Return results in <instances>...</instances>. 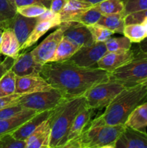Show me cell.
Returning a JSON list of instances; mask_svg holds the SVG:
<instances>
[{
	"instance_id": "obj_43",
	"label": "cell",
	"mask_w": 147,
	"mask_h": 148,
	"mask_svg": "<svg viewBox=\"0 0 147 148\" xmlns=\"http://www.w3.org/2000/svg\"><path fill=\"white\" fill-rule=\"evenodd\" d=\"M7 22H8V20L3 22L2 23L0 24V47H1V40H2L3 32H4V30L6 27H8V23H7ZM0 55H1V53H0Z\"/></svg>"
},
{
	"instance_id": "obj_23",
	"label": "cell",
	"mask_w": 147,
	"mask_h": 148,
	"mask_svg": "<svg viewBox=\"0 0 147 148\" xmlns=\"http://www.w3.org/2000/svg\"><path fill=\"white\" fill-rule=\"evenodd\" d=\"M125 126L146 132L147 127V101L138 106L130 114Z\"/></svg>"
},
{
	"instance_id": "obj_41",
	"label": "cell",
	"mask_w": 147,
	"mask_h": 148,
	"mask_svg": "<svg viewBox=\"0 0 147 148\" xmlns=\"http://www.w3.org/2000/svg\"><path fill=\"white\" fill-rule=\"evenodd\" d=\"M67 0H51L50 10L54 12L59 13L64 7Z\"/></svg>"
},
{
	"instance_id": "obj_25",
	"label": "cell",
	"mask_w": 147,
	"mask_h": 148,
	"mask_svg": "<svg viewBox=\"0 0 147 148\" xmlns=\"http://www.w3.org/2000/svg\"><path fill=\"white\" fill-rule=\"evenodd\" d=\"M79 48L80 47L75 44L74 42L63 36V39L56 49L51 62H59L69 60L79 50Z\"/></svg>"
},
{
	"instance_id": "obj_21",
	"label": "cell",
	"mask_w": 147,
	"mask_h": 148,
	"mask_svg": "<svg viewBox=\"0 0 147 148\" xmlns=\"http://www.w3.org/2000/svg\"><path fill=\"white\" fill-rule=\"evenodd\" d=\"M20 44L11 27H6L4 30L1 40L0 53L6 56L16 59L20 55Z\"/></svg>"
},
{
	"instance_id": "obj_8",
	"label": "cell",
	"mask_w": 147,
	"mask_h": 148,
	"mask_svg": "<svg viewBox=\"0 0 147 148\" xmlns=\"http://www.w3.org/2000/svg\"><path fill=\"white\" fill-rule=\"evenodd\" d=\"M71 23V22H63L54 32L48 35L38 46L31 51L32 55L37 62L44 65L52 62L56 49Z\"/></svg>"
},
{
	"instance_id": "obj_24",
	"label": "cell",
	"mask_w": 147,
	"mask_h": 148,
	"mask_svg": "<svg viewBox=\"0 0 147 148\" xmlns=\"http://www.w3.org/2000/svg\"><path fill=\"white\" fill-rule=\"evenodd\" d=\"M125 15L123 13L120 14H102L97 24L113 31L115 33L123 35L125 27Z\"/></svg>"
},
{
	"instance_id": "obj_26",
	"label": "cell",
	"mask_w": 147,
	"mask_h": 148,
	"mask_svg": "<svg viewBox=\"0 0 147 148\" xmlns=\"http://www.w3.org/2000/svg\"><path fill=\"white\" fill-rule=\"evenodd\" d=\"M123 36L128 38L132 43H138L147 38L144 26L142 23H133L125 25L123 30Z\"/></svg>"
},
{
	"instance_id": "obj_6",
	"label": "cell",
	"mask_w": 147,
	"mask_h": 148,
	"mask_svg": "<svg viewBox=\"0 0 147 148\" xmlns=\"http://www.w3.org/2000/svg\"><path fill=\"white\" fill-rule=\"evenodd\" d=\"M110 78L121 82L125 86L136 85L146 79L147 55L135 53L133 60L110 73Z\"/></svg>"
},
{
	"instance_id": "obj_15",
	"label": "cell",
	"mask_w": 147,
	"mask_h": 148,
	"mask_svg": "<svg viewBox=\"0 0 147 148\" xmlns=\"http://www.w3.org/2000/svg\"><path fill=\"white\" fill-rule=\"evenodd\" d=\"M63 36L80 48L89 46L95 42L88 26L78 22H71L69 27L64 32Z\"/></svg>"
},
{
	"instance_id": "obj_44",
	"label": "cell",
	"mask_w": 147,
	"mask_h": 148,
	"mask_svg": "<svg viewBox=\"0 0 147 148\" xmlns=\"http://www.w3.org/2000/svg\"><path fill=\"white\" fill-rule=\"evenodd\" d=\"M84 1H86V2H88V3H90V4H92V5L94 6V5H95V4H99V3L105 1V0H84Z\"/></svg>"
},
{
	"instance_id": "obj_9",
	"label": "cell",
	"mask_w": 147,
	"mask_h": 148,
	"mask_svg": "<svg viewBox=\"0 0 147 148\" xmlns=\"http://www.w3.org/2000/svg\"><path fill=\"white\" fill-rule=\"evenodd\" d=\"M107 52L108 49L105 42H94L89 46L79 48L69 61L82 67H95L97 62Z\"/></svg>"
},
{
	"instance_id": "obj_11",
	"label": "cell",
	"mask_w": 147,
	"mask_h": 148,
	"mask_svg": "<svg viewBox=\"0 0 147 148\" xmlns=\"http://www.w3.org/2000/svg\"><path fill=\"white\" fill-rule=\"evenodd\" d=\"M53 88L52 85L41 75L17 76L15 93L24 95L40 91L49 90Z\"/></svg>"
},
{
	"instance_id": "obj_38",
	"label": "cell",
	"mask_w": 147,
	"mask_h": 148,
	"mask_svg": "<svg viewBox=\"0 0 147 148\" xmlns=\"http://www.w3.org/2000/svg\"><path fill=\"white\" fill-rule=\"evenodd\" d=\"M50 1L51 0H13L16 9L19 7L30 5V4H39V5L44 6L48 9H50Z\"/></svg>"
},
{
	"instance_id": "obj_47",
	"label": "cell",
	"mask_w": 147,
	"mask_h": 148,
	"mask_svg": "<svg viewBox=\"0 0 147 148\" xmlns=\"http://www.w3.org/2000/svg\"><path fill=\"white\" fill-rule=\"evenodd\" d=\"M4 21H7V20H4V19L2 18L1 17H0V24H1V23H2L3 22H4Z\"/></svg>"
},
{
	"instance_id": "obj_19",
	"label": "cell",
	"mask_w": 147,
	"mask_h": 148,
	"mask_svg": "<svg viewBox=\"0 0 147 148\" xmlns=\"http://www.w3.org/2000/svg\"><path fill=\"white\" fill-rule=\"evenodd\" d=\"M61 23L62 22L60 14H59V16L53 19V20L38 22L35 25V28L32 31V33H30V36L27 39V40L20 47V51L24 50V49L32 47L49 30L53 28V27H59Z\"/></svg>"
},
{
	"instance_id": "obj_45",
	"label": "cell",
	"mask_w": 147,
	"mask_h": 148,
	"mask_svg": "<svg viewBox=\"0 0 147 148\" xmlns=\"http://www.w3.org/2000/svg\"><path fill=\"white\" fill-rule=\"evenodd\" d=\"M141 23H142L143 25L144 26V28H145L146 32V34H147V17H146V18L144 20V21H143Z\"/></svg>"
},
{
	"instance_id": "obj_18",
	"label": "cell",
	"mask_w": 147,
	"mask_h": 148,
	"mask_svg": "<svg viewBox=\"0 0 147 148\" xmlns=\"http://www.w3.org/2000/svg\"><path fill=\"white\" fill-rule=\"evenodd\" d=\"M37 113L38 111L35 110L25 108L13 117L0 119V137L13 132Z\"/></svg>"
},
{
	"instance_id": "obj_39",
	"label": "cell",
	"mask_w": 147,
	"mask_h": 148,
	"mask_svg": "<svg viewBox=\"0 0 147 148\" xmlns=\"http://www.w3.org/2000/svg\"><path fill=\"white\" fill-rule=\"evenodd\" d=\"M22 95L18 93H14L12 95H7V96L0 97V109L4 107L10 106L11 104L15 103L17 102L19 98Z\"/></svg>"
},
{
	"instance_id": "obj_31",
	"label": "cell",
	"mask_w": 147,
	"mask_h": 148,
	"mask_svg": "<svg viewBox=\"0 0 147 148\" xmlns=\"http://www.w3.org/2000/svg\"><path fill=\"white\" fill-rule=\"evenodd\" d=\"M91 33L92 35L95 42H105L113 34V31L100 25L99 24H95L93 25L88 26Z\"/></svg>"
},
{
	"instance_id": "obj_42",
	"label": "cell",
	"mask_w": 147,
	"mask_h": 148,
	"mask_svg": "<svg viewBox=\"0 0 147 148\" xmlns=\"http://www.w3.org/2000/svg\"><path fill=\"white\" fill-rule=\"evenodd\" d=\"M138 53L147 55V38L138 43Z\"/></svg>"
},
{
	"instance_id": "obj_28",
	"label": "cell",
	"mask_w": 147,
	"mask_h": 148,
	"mask_svg": "<svg viewBox=\"0 0 147 148\" xmlns=\"http://www.w3.org/2000/svg\"><path fill=\"white\" fill-rule=\"evenodd\" d=\"M16 79L15 74L9 69L0 79V97L7 96L15 93Z\"/></svg>"
},
{
	"instance_id": "obj_48",
	"label": "cell",
	"mask_w": 147,
	"mask_h": 148,
	"mask_svg": "<svg viewBox=\"0 0 147 148\" xmlns=\"http://www.w3.org/2000/svg\"><path fill=\"white\" fill-rule=\"evenodd\" d=\"M9 1H10V2H11V4H12V5H13V6H14V2H13V0H9ZM15 8H16V7H15Z\"/></svg>"
},
{
	"instance_id": "obj_5",
	"label": "cell",
	"mask_w": 147,
	"mask_h": 148,
	"mask_svg": "<svg viewBox=\"0 0 147 148\" xmlns=\"http://www.w3.org/2000/svg\"><path fill=\"white\" fill-rule=\"evenodd\" d=\"M125 87L121 82L110 78L109 80L91 88L84 96L88 107L95 110H100L106 108Z\"/></svg>"
},
{
	"instance_id": "obj_29",
	"label": "cell",
	"mask_w": 147,
	"mask_h": 148,
	"mask_svg": "<svg viewBox=\"0 0 147 148\" xmlns=\"http://www.w3.org/2000/svg\"><path fill=\"white\" fill-rule=\"evenodd\" d=\"M105 43L108 51L111 52L128 51L131 49V46H132V42L125 36L122 37H111Z\"/></svg>"
},
{
	"instance_id": "obj_16",
	"label": "cell",
	"mask_w": 147,
	"mask_h": 148,
	"mask_svg": "<svg viewBox=\"0 0 147 148\" xmlns=\"http://www.w3.org/2000/svg\"><path fill=\"white\" fill-rule=\"evenodd\" d=\"M51 124L50 119L43 121L25 140L27 148H50Z\"/></svg>"
},
{
	"instance_id": "obj_1",
	"label": "cell",
	"mask_w": 147,
	"mask_h": 148,
	"mask_svg": "<svg viewBox=\"0 0 147 148\" xmlns=\"http://www.w3.org/2000/svg\"><path fill=\"white\" fill-rule=\"evenodd\" d=\"M40 75L67 99L83 96L91 88L110 77V73L103 69L82 67L69 60L46 64Z\"/></svg>"
},
{
	"instance_id": "obj_12",
	"label": "cell",
	"mask_w": 147,
	"mask_h": 148,
	"mask_svg": "<svg viewBox=\"0 0 147 148\" xmlns=\"http://www.w3.org/2000/svg\"><path fill=\"white\" fill-rule=\"evenodd\" d=\"M134 57L135 53L131 49L120 52L108 51L97 62V66L99 69L112 73L119 67L131 62Z\"/></svg>"
},
{
	"instance_id": "obj_14",
	"label": "cell",
	"mask_w": 147,
	"mask_h": 148,
	"mask_svg": "<svg viewBox=\"0 0 147 148\" xmlns=\"http://www.w3.org/2000/svg\"><path fill=\"white\" fill-rule=\"evenodd\" d=\"M115 148H147L146 132L125 126Z\"/></svg>"
},
{
	"instance_id": "obj_10",
	"label": "cell",
	"mask_w": 147,
	"mask_h": 148,
	"mask_svg": "<svg viewBox=\"0 0 147 148\" xmlns=\"http://www.w3.org/2000/svg\"><path fill=\"white\" fill-rule=\"evenodd\" d=\"M43 64L37 62L32 55L31 51L20 53L14 59L10 69L17 77L40 75Z\"/></svg>"
},
{
	"instance_id": "obj_33",
	"label": "cell",
	"mask_w": 147,
	"mask_h": 148,
	"mask_svg": "<svg viewBox=\"0 0 147 148\" xmlns=\"http://www.w3.org/2000/svg\"><path fill=\"white\" fill-rule=\"evenodd\" d=\"M0 148H27V145L24 140L16 139L10 133L0 137Z\"/></svg>"
},
{
	"instance_id": "obj_2",
	"label": "cell",
	"mask_w": 147,
	"mask_h": 148,
	"mask_svg": "<svg viewBox=\"0 0 147 148\" xmlns=\"http://www.w3.org/2000/svg\"><path fill=\"white\" fill-rule=\"evenodd\" d=\"M146 101V85L138 83L126 86L105 108L103 114L90 123L96 125H125L130 114Z\"/></svg>"
},
{
	"instance_id": "obj_35",
	"label": "cell",
	"mask_w": 147,
	"mask_h": 148,
	"mask_svg": "<svg viewBox=\"0 0 147 148\" xmlns=\"http://www.w3.org/2000/svg\"><path fill=\"white\" fill-rule=\"evenodd\" d=\"M17 14V10L9 0H0V17L9 20Z\"/></svg>"
},
{
	"instance_id": "obj_32",
	"label": "cell",
	"mask_w": 147,
	"mask_h": 148,
	"mask_svg": "<svg viewBox=\"0 0 147 148\" xmlns=\"http://www.w3.org/2000/svg\"><path fill=\"white\" fill-rule=\"evenodd\" d=\"M17 12L27 17H37L48 10L47 7L39 4H30L17 7Z\"/></svg>"
},
{
	"instance_id": "obj_36",
	"label": "cell",
	"mask_w": 147,
	"mask_h": 148,
	"mask_svg": "<svg viewBox=\"0 0 147 148\" xmlns=\"http://www.w3.org/2000/svg\"><path fill=\"white\" fill-rule=\"evenodd\" d=\"M25 108L18 103L11 104L0 109V119H6L17 115Z\"/></svg>"
},
{
	"instance_id": "obj_37",
	"label": "cell",
	"mask_w": 147,
	"mask_h": 148,
	"mask_svg": "<svg viewBox=\"0 0 147 148\" xmlns=\"http://www.w3.org/2000/svg\"><path fill=\"white\" fill-rule=\"evenodd\" d=\"M147 17V10L144 11L131 13L125 16V24H133V23H141L144 19Z\"/></svg>"
},
{
	"instance_id": "obj_40",
	"label": "cell",
	"mask_w": 147,
	"mask_h": 148,
	"mask_svg": "<svg viewBox=\"0 0 147 148\" xmlns=\"http://www.w3.org/2000/svg\"><path fill=\"white\" fill-rule=\"evenodd\" d=\"M14 60V59L7 56L4 61L2 62L0 61V79L9 69H10L11 66H12Z\"/></svg>"
},
{
	"instance_id": "obj_20",
	"label": "cell",
	"mask_w": 147,
	"mask_h": 148,
	"mask_svg": "<svg viewBox=\"0 0 147 148\" xmlns=\"http://www.w3.org/2000/svg\"><path fill=\"white\" fill-rule=\"evenodd\" d=\"M92 6L84 0H67L63 10L59 12L61 22H76L79 16Z\"/></svg>"
},
{
	"instance_id": "obj_7",
	"label": "cell",
	"mask_w": 147,
	"mask_h": 148,
	"mask_svg": "<svg viewBox=\"0 0 147 148\" xmlns=\"http://www.w3.org/2000/svg\"><path fill=\"white\" fill-rule=\"evenodd\" d=\"M66 100L68 99L60 91L53 88L49 90L24 94L19 98L17 103L24 108L41 112L53 109Z\"/></svg>"
},
{
	"instance_id": "obj_17",
	"label": "cell",
	"mask_w": 147,
	"mask_h": 148,
	"mask_svg": "<svg viewBox=\"0 0 147 148\" xmlns=\"http://www.w3.org/2000/svg\"><path fill=\"white\" fill-rule=\"evenodd\" d=\"M53 110V109H52ZM52 110L49 111H44L41 112H38L37 114L27 120L26 122L22 126H20L19 128L14 130L12 134L15 137L16 139H18L20 140H24L25 141L29 136L42 124L44 121L50 117L51 114Z\"/></svg>"
},
{
	"instance_id": "obj_34",
	"label": "cell",
	"mask_w": 147,
	"mask_h": 148,
	"mask_svg": "<svg viewBox=\"0 0 147 148\" xmlns=\"http://www.w3.org/2000/svg\"><path fill=\"white\" fill-rule=\"evenodd\" d=\"M123 1L125 5L123 14L125 16L147 10V0H123Z\"/></svg>"
},
{
	"instance_id": "obj_46",
	"label": "cell",
	"mask_w": 147,
	"mask_h": 148,
	"mask_svg": "<svg viewBox=\"0 0 147 148\" xmlns=\"http://www.w3.org/2000/svg\"><path fill=\"white\" fill-rule=\"evenodd\" d=\"M140 83H141V84H144V85H146V86H147V79H145V80L142 81V82H140Z\"/></svg>"
},
{
	"instance_id": "obj_27",
	"label": "cell",
	"mask_w": 147,
	"mask_h": 148,
	"mask_svg": "<svg viewBox=\"0 0 147 148\" xmlns=\"http://www.w3.org/2000/svg\"><path fill=\"white\" fill-rule=\"evenodd\" d=\"M102 14L123 13L125 5L123 0H105L94 5Z\"/></svg>"
},
{
	"instance_id": "obj_4",
	"label": "cell",
	"mask_w": 147,
	"mask_h": 148,
	"mask_svg": "<svg viewBox=\"0 0 147 148\" xmlns=\"http://www.w3.org/2000/svg\"><path fill=\"white\" fill-rule=\"evenodd\" d=\"M125 125H96L89 123L79 137L63 148H115Z\"/></svg>"
},
{
	"instance_id": "obj_3",
	"label": "cell",
	"mask_w": 147,
	"mask_h": 148,
	"mask_svg": "<svg viewBox=\"0 0 147 148\" xmlns=\"http://www.w3.org/2000/svg\"><path fill=\"white\" fill-rule=\"evenodd\" d=\"M87 106L84 96L68 99L53 108L50 114L51 139L50 148H63L77 114Z\"/></svg>"
},
{
	"instance_id": "obj_30",
	"label": "cell",
	"mask_w": 147,
	"mask_h": 148,
	"mask_svg": "<svg viewBox=\"0 0 147 148\" xmlns=\"http://www.w3.org/2000/svg\"><path fill=\"white\" fill-rule=\"evenodd\" d=\"M102 14L97 10L94 6H92L89 10L84 12L79 17L76 22L82 23L86 26L93 25L97 24L100 20Z\"/></svg>"
},
{
	"instance_id": "obj_13",
	"label": "cell",
	"mask_w": 147,
	"mask_h": 148,
	"mask_svg": "<svg viewBox=\"0 0 147 148\" xmlns=\"http://www.w3.org/2000/svg\"><path fill=\"white\" fill-rule=\"evenodd\" d=\"M7 23L8 27H11L14 30L21 47L28 38L37 21L36 17H27L17 12L13 18L8 20Z\"/></svg>"
},
{
	"instance_id": "obj_22",
	"label": "cell",
	"mask_w": 147,
	"mask_h": 148,
	"mask_svg": "<svg viewBox=\"0 0 147 148\" xmlns=\"http://www.w3.org/2000/svg\"><path fill=\"white\" fill-rule=\"evenodd\" d=\"M94 111L95 109L86 106L77 114L68 134V141L77 138L81 135L90 123Z\"/></svg>"
}]
</instances>
